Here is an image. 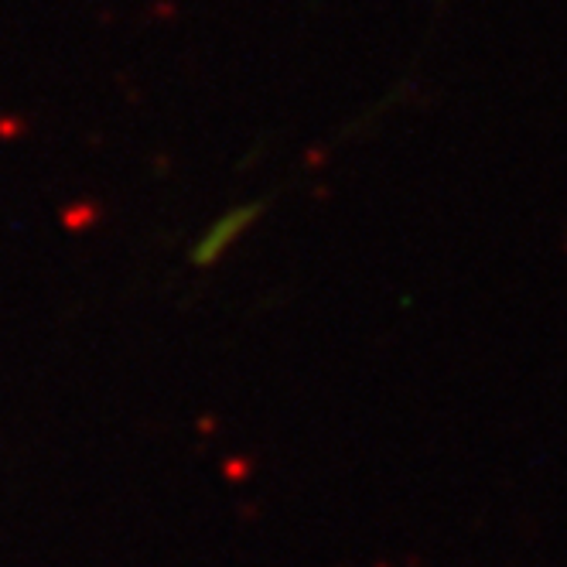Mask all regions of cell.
I'll return each mask as SVG.
<instances>
[{
  "mask_svg": "<svg viewBox=\"0 0 567 567\" xmlns=\"http://www.w3.org/2000/svg\"><path fill=\"white\" fill-rule=\"evenodd\" d=\"M260 213H264V202H254V206H236V209L223 213V219H216L209 226V233L198 239V247L192 250V260L198 267L216 264L233 247V243H236V236H243V233H247V226L257 223Z\"/></svg>",
  "mask_w": 567,
  "mask_h": 567,
  "instance_id": "1",
  "label": "cell"
}]
</instances>
